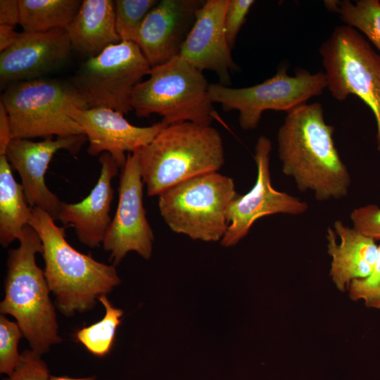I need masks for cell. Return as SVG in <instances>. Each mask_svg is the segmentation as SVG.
I'll return each mask as SVG.
<instances>
[{"label": "cell", "instance_id": "obj_1", "mask_svg": "<svg viewBox=\"0 0 380 380\" xmlns=\"http://www.w3.org/2000/svg\"><path fill=\"white\" fill-rule=\"evenodd\" d=\"M334 127L326 123L320 103H304L287 113L277 133L282 172L300 191L318 201L346 196L351 184L347 166L335 146Z\"/></svg>", "mask_w": 380, "mask_h": 380}, {"label": "cell", "instance_id": "obj_2", "mask_svg": "<svg viewBox=\"0 0 380 380\" xmlns=\"http://www.w3.org/2000/svg\"><path fill=\"white\" fill-rule=\"evenodd\" d=\"M29 225L42 241L44 275L64 315L93 308L101 296L120 284L115 265L75 250L65 239V228L58 227L46 211L32 207Z\"/></svg>", "mask_w": 380, "mask_h": 380}, {"label": "cell", "instance_id": "obj_3", "mask_svg": "<svg viewBox=\"0 0 380 380\" xmlns=\"http://www.w3.org/2000/svg\"><path fill=\"white\" fill-rule=\"evenodd\" d=\"M147 195L211 172L224 162L220 132L211 126L183 122L166 126L146 146L135 151Z\"/></svg>", "mask_w": 380, "mask_h": 380}, {"label": "cell", "instance_id": "obj_4", "mask_svg": "<svg viewBox=\"0 0 380 380\" xmlns=\"http://www.w3.org/2000/svg\"><path fill=\"white\" fill-rule=\"evenodd\" d=\"M18 241L19 246L8 251L0 312L16 319L31 349L42 355L61 341L51 291L44 270L35 260L36 254L42 253V243L30 225L24 228Z\"/></svg>", "mask_w": 380, "mask_h": 380}, {"label": "cell", "instance_id": "obj_5", "mask_svg": "<svg viewBox=\"0 0 380 380\" xmlns=\"http://www.w3.org/2000/svg\"><path fill=\"white\" fill-rule=\"evenodd\" d=\"M134 88L131 107L139 118L156 113L167 125L183 122L210 126L215 108L202 71L180 56L154 68Z\"/></svg>", "mask_w": 380, "mask_h": 380}, {"label": "cell", "instance_id": "obj_6", "mask_svg": "<svg viewBox=\"0 0 380 380\" xmlns=\"http://www.w3.org/2000/svg\"><path fill=\"white\" fill-rule=\"evenodd\" d=\"M13 139L67 137L84 132L70 112L87 105L71 82L38 78L11 84L1 97Z\"/></svg>", "mask_w": 380, "mask_h": 380}, {"label": "cell", "instance_id": "obj_7", "mask_svg": "<svg viewBox=\"0 0 380 380\" xmlns=\"http://www.w3.org/2000/svg\"><path fill=\"white\" fill-rule=\"evenodd\" d=\"M237 195L233 179L211 172L180 182L158 196V208L173 232L217 241L227 227L229 205Z\"/></svg>", "mask_w": 380, "mask_h": 380}, {"label": "cell", "instance_id": "obj_8", "mask_svg": "<svg viewBox=\"0 0 380 380\" xmlns=\"http://www.w3.org/2000/svg\"><path fill=\"white\" fill-rule=\"evenodd\" d=\"M327 89L338 101L359 97L372 111L380 152V55L355 28L337 26L319 47Z\"/></svg>", "mask_w": 380, "mask_h": 380}, {"label": "cell", "instance_id": "obj_9", "mask_svg": "<svg viewBox=\"0 0 380 380\" xmlns=\"http://www.w3.org/2000/svg\"><path fill=\"white\" fill-rule=\"evenodd\" d=\"M327 88L324 71L311 73L298 68L292 76L288 74L286 65H283L274 75L260 84L240 88L212 84L208 91L211 101L220 103L223 110H237L241 128L249 130L258 127L264 111L287 113L322 94Z\"/></svg>", "mask_w": 380, "mask_h": 380}, {"label": "cell", "instance_id": "obj_10", "mask_svg": "<svg viewBox=\"0 0 380 380\" xmlns=\"http://www.w3.org/2000/svg\"><path fill=\"white\" fill-rule=\"evenodd\" d=\"M151 69L136 43L121 41L89 57L70 82L88 108L106 107L124 115L132 110L134 87Z\"/></svg>", "mask_w": 380, "mask_h": 380}, {"label": "cell", "instance_id": "obj_11", "mask_svg": "<svg viewBox=\"0 0 380 380\" xmlns=\"http://www.w3.org/2000/svg\"><path fill=\"white\" fill-rule=\"evenodd\" d=\"M122 169L117 210L102 243L115 266L130 251L149 259L154 240L143 205L144 182L136 151L127 153Z\"/></svg>", "mask_w": 380, "mask_h": 380}, {"label": "cell", "instance_id": "obj_12", "mask_svg": "<svg viewBox=\"0 0 380 380\" xmlns=\"http://www.w3.org/2000/svg\"><path fill=\"white\" fill-rule=\"evenodd\" d=\"M272 143L265 136L258 138L254 160L257 177L253 188L243 195L237 194L227 213L228 227L221 239L224 246L236 245L246 236L254 222L270 215L283 213L300 215L308 209L304 201L286 192L276 190L272 185L270 159Z\"/></svg>", "mask_w": 380, "mask_h": 380}, {"label": "cell", "instance_id": "obj_13", "mask_svg": "<svg viewBox=\"0 0 380 380\" xmlns=\"http://www.w3.org/2000/svg\"><path fill=\"white\" fill-rule=\"evenodd\" d=\"M87 140L84 134L45 138L42 141L13 139L6 153V158L21 179L25 197L31 207L46 211L55 221L63 202L49 190L45 173L55 153L67 150L75 155Z\"/></svg>", "mask_w": 380, "mask_h": 380}, {"label": "cell", "instance_id": "obj_14", "mask_svg": "<svg viewBox=\"0 0 380 380\" xmlns=\"http://www.w3.org/2000/svg\"><path fill=\"white\" fill-rule=\"evenodd\" d=\"M70 114L87 137L89 155L108 153L119 168L126 163L125 153H133L150 143L166 126L160 121L148 127L131 125L123 114L106 107L81 109L73 107Z\"/></svg>", "mask_w": 380, "mask_h": 380}, {"label": "cell", "instance_id": "obj_15", "mask_svg": "<svg viewBox=\"0 0 380 380\" xmlns=\"http://www.w3.org/2000/svg\"><path fill=\"white\" fill-rule=\"evenodd\" d=\"M204 0H161L140 27L136 44L150 66L160 65L179 55L198 10Z\"/></svg>", "mask_w": 380, "mask_h": 380}, {"label": "cell", "instance_id": "obj_16", "mask_svg": "<svg viewBox=\"0 0 380 380\" xmlns=\"http://www.w3.org/2000/svg\"><path fill=\"white\" fill-rule=\"evenodd\" d=\"M72 49L65 28L20 32L18 41L0 54V85L41 78L58 68Z\"/></svg>", "mask_w": 380, "mask_h": 380}, {"label": "cell", "instance_id": "obj_17", "mask_svg": "<svg viewBox=\"0 0 380 380\" xmlns=\"http://www.w3.org/2000/svg\"><path fill=\"white\" fill-rule=\"evenodd\" d=\"M229 0H206L198 10L195 23L179 55L202 71L214 72L220 84L231 85V72L236 70L225 34L224 16Z\"/></svg>", "mask_w": 380, "mask_h": 380}, {"label": "cell", "instance_id": "obj_18", "mask_svg": "<svg viewBox=\"0 0 380 380\" xmlns=\"http://www.w3.org/2000/svg\"><path fill=\"white\" fill-rule=\"evenodd\" d=\"M101 172L94 187L81 201L63 202L58 220L74 228L78 240L89 248L99 246L111 222L110 212L114 197L112 180L119 167L108 153L99 156Z\"/></svg>", "mask_w": 380, "mask_h": 380}, {"label": "cell", "instance_id": "obj_19", "mask_svg": "<svg viewBox=\"0 0 380 380\" xmlns=\"http://www.w3.org/2000/svg\"><path fill=\"white\" fill-rule=\"evenodd\" d=\"M327 232V253L331 258L329 275L336 289L344 292L355 279L368 277L376 262L375 240L341 220Z\"/></svg>", "mask_w": 380, "mask_h": 380}, {"label": "cell", "instance_id": "obj_20", "mask_svg": "<svg viewBox=\"0 0 380 380\" xmlns=\"http://www.w3.org/2000/svg\"><path fill=\"white\" fill-rule=\"evenodd\" d=\"M72 49L89 57L121 42L115 29L114 1L84 0L65 27Z\"/></svg>", "mask_w": 380, "mask_h": 380}, {"label": "cell", "instance_id": "obj_21", "mask_svg": "<svg viewBox=\"0 0 380 380\" xmlns=\"http://www.w3.org/2000/svg\"><path fill=\"white\" fill-rule=\"evenodd\" d=\"M32 207L15 179L6 156H0V243L7 248L29 225Z\"/></svg>", "mask_w": 380, "mask_h": 380}, {"label": "cell", "instance_id": "obj_22", "mask_svg": "<svg viewBox=\"0 0 380 380\" xmlns=\"http://www.w3.org/2000/svg\"><path fill=\"white\" fill-rule=\"evenodd\" d=\"M80 0H18L19 24L23 32H40L65 28L82 4Z\"/></svg>", "mask_w": 380, "mask_h": 380}, {"label": "cell", "instance_id": "obj_23", "mask_svg": "<svg viewBox=\"0 0 380 380\" xmlns=\"http://www.w3.org/2000/svg\"><path fill=\"white\" fill-rule=\"evenodd\" d=\"M325 7L338 14L346 25L362 32L380 51V1L379 0L324 1Z\"/></svg>", "mask_w": 380, "mask_h": 380}, {"label": "cell", "instance_id": "obj_24", "mask_svg": "<svg viewBox=\"0 0 380 380\" xmlns=\"http://www.w3.org/2000/svg\"><path fill=\"white\" fill-rule=\"evenodd\" d=\"M99 300L105 309L103 317L94 324L79 329L75 337L89 353L103 357L112 348L123 311L114 307L107 295L101 296Z\"/></svg>", "mask_w": 380, "mask_h": 380}, {"label": "cell", "instance_id": "obj_25", "mask_svg": "<svg viewBox=\"0 0 380 380\" xmlns=\"http://www.w3.org/2000/svg\"><path fill=\"white\" fill-rule=\"evenodd\" d=\"M157 0L114 1L115 29L121 41L136 42L140 27Z\"/></svg>", "mask_w": 380, "mask_h": 380}, {"label": "cell", "instance_id": "obj_26", "mask_svg": "<svg viewBox=\"0 0 380 380\" xmlns=\"http://www.w3.org/2000/svg\"><path fill=\"white\" fill-rule=\"evenodd\" d=\"M23 334L16 322L9 320L4 315H0V372L12 374L18 365L21 354L18 345Z\"/></svg>", "mask_w": 380, "mask_h": 380}, {"label": "cell", "instance_id": "obj_27", "mask_svg": "<svg viewBox=\"0 0 380 380\" xmlns=\"http://www.w3.org/2000/svg\"><path fill=\"white\" fill-rule=\"evenodd\" d=\"M348 290L353 300H362L368 308L380 309V245L370 274L352 281Z\"/></svg>", "mask_w": 380, "mask_h": 380}, {"label": "cell", "instance_id": "obj_28", "mask_svg": "<svg viewBox=\"0 0 380 380\" xmlns=\"http://www.w3.org/2000/svg\"><path fill=\"white\" fill-rule=\"evenodd\" d=\"M50 376L41 355L30 349L21 353L18 365L12 374L4 380H50Z\"/></svg>", "mask_w": 380, "mask_h": 380}, {"label": "cell", "instance_id": "obj_29", "mask_svg": "<svg viewBox=\"0 0 380 380\" xmlns=\"http://www.w3.org/2000/svg\"><path fill=\"white\" fill-rule=\"evenodd\" d=\"M254 4V0H229L224 16V29L231 49L234 48L237 35Z\"/></svg>", "mask_w": 380, "mask_h": 380}, {"label": "cell", "instance_id": "obj_30", "mask_svg": "<svg viewBox=\"0 0 380 380\" xmlns=\"http://www.w3.org/2000/svg\"><path fill=\"white\" fill-rule=\"evenodd\" d=\"M353 227L374 240H380V208L369 204L355 208L350 213Z\"/></svg>", "mask_w": 380, "mask_h": 380}, {"label": "cell", "instance_id": "obj_31", "mask_svg": "<svg viewBox=\"0 0 380 380\" xmlns=\"http://www.w3.org/2000/svg\"><path fill=\"white\" fill-rule=\"evenodd\" d=\"M20 22L18 0L0 1V25L15 27Z\"/></svg>", "mask_w": 380, "mask_h": 380}, {"label": "cell", "instance_id": "obj_32", "mask_svg": "<svg viewBox=\"0 0 380 380\" xmlns=\"http://www.w3.org/2000/svg\"><path fill=\"white\" fill-rule=\"evenodd\" d=\"M13 139L9 115L4 103L0 101V156L6 155Z\"/></svg>", "mask_w": 380, "mask_h": 380}, {"label": "cell", "instance_id": "obj_33", "mask_svg": "<svg viewBox=\"0 0 380 380\" xmlns=\"http://www.w3.org/2000/svg\"><path fill=\"white\" fill-rule=\"evenodd\" d=\"M20 32L14 30V27L0 25V52L12 46L18 39Z\"/></svg>", "mask_w": 380, "mask_h": 380}, {"label": "cell", "instance_id": "obj_34", "mask_svg": "<svg viewBox=\"0 0 380 380\" xmlns=\"http://www.w3.org/2000/svg\"><path fill=\"white\" fill-rule=\"evenodd\" d=\"M50 380H95V376H90L86 378H71L66 376H50Z\"/></svg>", "mask_w": 380, "mask_h": 380}]
</instances>
